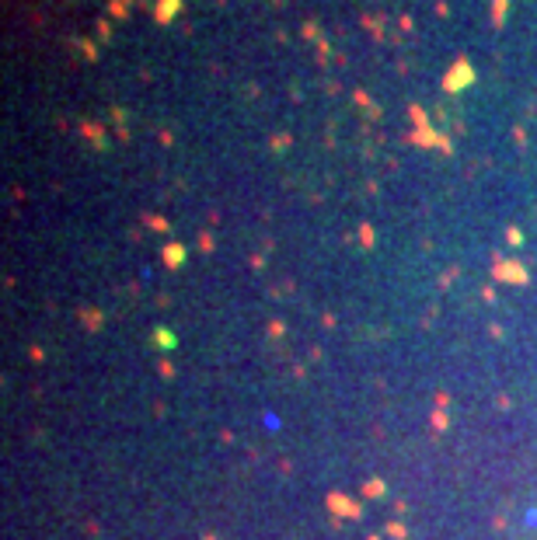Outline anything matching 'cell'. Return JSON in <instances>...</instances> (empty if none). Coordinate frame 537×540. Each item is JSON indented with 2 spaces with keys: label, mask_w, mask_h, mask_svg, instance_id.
<instances>
[{
  "label": "cell",
  "mask_w": 537,
  "mask_h": 540,
  "mask_svg": "<svg viewBox=\"0 0 537 540\" xmlns=\"http://www.w3.org/2000/svg\"><path fill=\"white\" fill-rule=\"evenodd\" d=\"M175 11H178V0H160V21H164V18H171Z\"/></svg>",
  "instance_id": "1"
}]
</instances>
